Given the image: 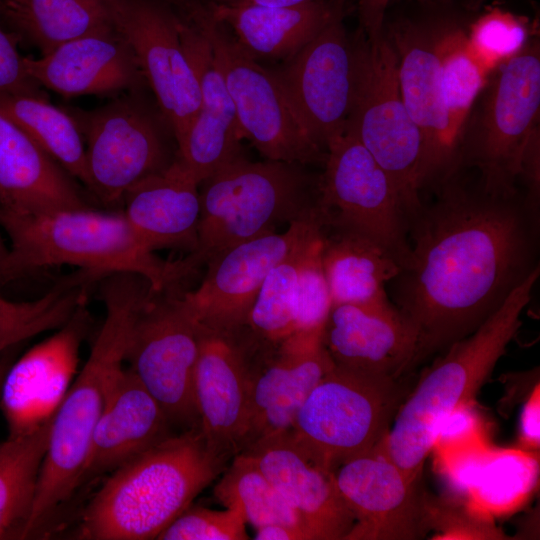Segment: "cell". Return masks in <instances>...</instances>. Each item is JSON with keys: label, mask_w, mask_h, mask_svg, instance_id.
<instances>
[{"label": "cell", "mask_w": 540, "mask_h": 540, "mask_svg": "<svg viewBox=\"0 0 540 540\" xmlns=\"http://www.w3.org/2000/svg\"><path fill=\"white\" fill-rule=\"evenodd\" d=\"M436 190L408 220L409 253L392 280L417 335L415 365L474 332L531 270L513 200L472 193L457 176Z\"/></svg>", "instance_id": "6da1fadb"}, {"label": "cell", "mask_w": 540, "mask_h": 540, "mask_svg": "<svg viewBox=\"0 0 540 540\" xmlns=\"http://www.w3.org/2000/svg\"><path fill=\"white\" fill-rule=\"evenodd\" d=\"M100 282L105 317L86 363L52 414L24 539L51 532L62 510L79 491L93 430L125 367L134 320L152 293L148 282L132 273L111 274Z\"/></svg>", "instance_id": "7a4b0ae2"}, {"label": "cell", "mask_w": 540, "mask_h": 540, "mask_svg": "<svg viewBox=\"0 0 540 540\" xmlns=\"http://www.w3.org/2000/svg\"><path fill=\"white\" fill-rule=\"evenodd\" d=\"M227 463L200 428L174 433L107 476L84 507L75 538L157 539Z\"/></svg>", "instance_id": "3957f363"}, {"label": "cell", "mask_w": 540, "mask_h": 540, "mask_svg": "<svg viewBox=\"0 0 540 540\" xmlns=\"http://www.w3.org/2000/svg\"><path fill=\"white\" fill-rule=\"evenodd\" d=\"M539 274L536 265L474 332L447 347L401 402L374 451L412 481H421L424 461L434 447L441 421L471 404L505 354L521 327V314L531 300Z\"/></svg>", "instance_id": "277c9868"}, {"label": "cell", "mask_w": 540, "mask_h": 540, "mask_svg": "<svg viewBox=\"0 0 540 540\" xmlns=\"http://www.w3.org/2000/svg\"><path fill=\"white\" fill-rule=\"evenodd\" d=\"M0 227L10 240L0 281L55 266H74L99 281L115 273L143 277L154 292L181 281L179 265L148 249L122 211L89 207L32 213L0 210Z\"/></svg>", "instance_id": "5b68a950"}, {"label": "cell", "mask_w": 540, "mask_h": 540, "mask_svg": "<svg viewBox=\"0 0 540 540\" xmlns=\"http://www.w3.org/2000/svg\"><path fill=\"white\" fill-rule=\"evenodd\" d=\"M302 166L240 156L201 182L197 242L178 260L182 279L235 245L318 212L319 178Z\"/></svg>", "instance_id": "8992f818"}, {"label": "cell", "mask_w": 540, "mask_h": 540, "mask_svg": "<svg viewBox=\"0 0 540 540\" xmlns=\"http://www.w3.org/2000/svg\"><path fill=\"white\" fill-rule=\"evenodd\" d=\"M539 113L540 45L534 38L490 73L462 130L461 167L478 170L485 195L515 198L520 159Z\"/></svg>", "instance_id": "52a82bcc"}, {"label": "cell", "mask_w": 540, "mask_h": 540, "mask_svg": "<svg viewBox=\"0 0 540 540\" xmlns=\"http://www.w3.org/2000/svg\"><path fill=\"white\" fill-rule=\"evenodd\" d=\"M355 83L346 129L389 175L409 218L422 206L423 144L403 100L396 52L384 29L353 37Z\"/></svg>", "instance_id": "ba28073f"}, {"label": "cell", "mask_w": 540, "mask_h": 540, "mask_svg": "<svg viewBox=\"0 0 540 540\" xmlns=\"http://www.w3.org/2000/svg\"><path fill=\"white\" fill-rule=\"evenodd\" d=\"M182 16L207 39L235 107L243 139L267 160L324 163L326 153L309 138L272 70L262 67L217 21L205 3L185 0Z\"/></svg>", "instance_id": "9c48e42d"}, {"label": "cell", "mask_w": 540, "mask_h": 540, "mask_svg": "<svg viewBox=\"0 0 540 540\" xmlns=\"http://www.w3.org/2000/svg\"><path fill=\"white\" fill-rule=\"evenodd\" d=\"M407 393L402 377L356 373L334 365L309 393L290 431L334 471L384 439Z\"/></svg>", "instance_id": "30bf717a"}, {"label": "cell", "mask_w": 540, "mask_h": 540, "mask_svg": "<svg viewBox=\"0 0 540 540\" xmlns=\"http://www.w3.org/2000/svg\"><path fill=\"white\" fill-rule=\"evenodd\" d=\"M323 164L318 206L324 228L367 236L402 266L409 253L408 216L389 175L348 129L329 140Z\"/></svg>", "instance_id": "8fae6325"}, {"label": "cell", "mask_w": 540, "mask_h": 540, "mask_svg": "<svg viewBox=\"0 0 540 540\" xmlns=\"http://www.w3.org/2000/svg\"><path fill=\"white\" fill-rule=\"evenodd\" d=\"M172 289L152 292L138 312L125 365L159 403L171 425L185 431L200 428L194 394L198 323L182 294Z\"/></svg>", "instance_id": "7c38bea8"}, {"label": "cell", "mask_w": 540, "mask_h": 540, "mask_svg": "<svg viewBox=\"0 0 540 540\" xmlns=\"http://www.w3.org/2000/svg\"><path fill=\"white\" fill-rule=\"evenodd\" d=\"M444 16L404 19L384 26L397 55L404 103L422 138V191L453 179L461 168L442 86L440 39Z\"/></svg>", "instance_id": "4fadbf2b"}, {"label": "cell", "mask_w": 540, "mask_h": 540, "mask_svg": "<svg viewBox=\"0 0 540 540\" xmlns=\"http://www.w3.org/2000/svg\"><path fill=\"white\" fill-rule=\"evenodd\" d=\"M272 71L305 132L326 153L329 140L346 129L354 93V43L343 13Z\"/></svg>", "instance_id": "5bb4252c"}, {"label": "cell", "mask_w": 540, "mask_h": 540, "mask_svg": "<svg viewBox=\"0 0 540 540\" xmlns=\"http://www.w3.org/2000/svg\"><path fill=\"white\" fill-rule=\"evenodd\" d=\"M71 115L85 140L87 188L105 204H121L129 188L169 164L156 122L135 99Z\"/></svg>", "instance_id": "9a60e30c"}, {"label": "cell", "mask_w": 540, "mask_h": 540, "mask_svg": "<svg viewBox=\"0 0 540 540\" xmlns=\"http://www.w3.org/2000/svg\"><path fill=\"white\" fill-rule=\"evenodd\" d=\"M116 29L132 48L177 144L200 106V89L185 54L177 17L150 0H109Z\"/></svg>", "instance_id": "2e32d148"}, {"label": "cell", "mask_w": 540, "mask_h": 540, "mask_svg": "<svg viewBox=\"0 0 540 540\" xmlns=\"http://www.w3.org/2000/svg\"><path fill=\"white\" fill-rule=\"evenodd\" d=\"M322 221L320 211L292 222L283 233H269L235 245L211 259L194 291L182 293L195 321L234 335L245 322L264 279Z\"/></svg>", "instance_id": "e0dca14e"}, {"label": "cell", "mask_w": 540, "mask_h": 540, "mask_svg": "<svg viewBox=\"0 0 540 540\" xmlns=\"http://www.w3.org/2000/svg\"><path fill=\"white\" fill-rule=\"evenodd\" d=\"M334 479L355 519L346 540H412L428 527L420 482L374 449L340 464Z\"/></svg>", "instance_id": "ac0fdd59"}, {"label": "cell", "mask_w": 540, "mask_h": 540, "mask_svg": "<svg viewBox=\"0 0 540 540\" xmlns=\"http://www.w3.org/2000/svg\"><path fill=\"white\" fill-rule=\"evenodd\" d=\"M333 367L322 330L298 331L274 353L246 367L249 411L242 451L290 430L309 393Z\"/></svg>", "instance_id": "d6986e66"}, {"label": "cell", "mask_w": 540, "mask_h": 540, "mask_svg": "<svg viewBox=\"0 0 540 540\" xmlns=\"http://www.w3.org/2000/svg\"><path fill=\"white\" fill-rule=\"evenodd\" d=\"M249 455L299 515L311 540H346L355 519L334 471L324 466L290 430L263 438Z\"/></svg>", "instance_id": "ffe728a7"}, {"label": "cell", "mask_w": 540, "mask_h": 540, "mask_svg": "<svg viewBox=\"0 0 540 540\" xmlns=\"http://www.w3.org/2000/svg\"><path fill=\"white\" fill-rule=\"evenodd\" d=\"M86 302L56 333L9 366L0 391V408L9 436L41 424L53 414L66 394L77 366L81 342L90 326Z\"/></svg>", "instance_id": "44dd1931"}, {"label": "cell", "mask_w": 540, "mask_h": 540, "mask_svg": "<svg viewBox=\"0 0 540 540\" xmlns=\"http://www.w3.org/2000/svg\"><path fill=\"white\" fill-rule=\"evenodd\" d=\"M322 342L348 371L401 378L415 366L416 332L390 300L332 306Z\"/></svg>", "instance_id": "7402d4cb"}, {"label": "cell", "mask_w": 540, "mask_h": 540, "mask_svg": "<svg viewBox=\"0 0 540 540\" xmlns=\"http://www.w3.org/2000/svg\"><path fill=\"white\" fill-rule=\"evenodd\" d=\"M194 376L200 430L209 449L226 462L239 454L247 431L248 374L244 360L225 334L198 324Z\"/></svg>", "instance_id": "603a6c76"}, {"label": "cell", "mask_w": 540, "mask_h": 540, "mask_svg": "<svg viewBox=\"0 0 540 540\" xmlns=\"http://www.w3.org/2000/svg\"><path fill=\"white\" fill-rule=\"evenodd\" d=\"M185 54L200 89V106L177 157L201 184L217 170L241 156L243 139L236 111L210 45L200 30L176 15Z\"/></svg>", "instance_id": "cb8c5ba5"}, {"label": "cell", "mask_w": 540, "mask_h": 540, "mask_svg": "<svg viewBox=\"0 0 540 540\" xmlns=\"http://www.w3.org/2000/svg\"><path fill=\"white\" fill-rule=\"evenodd\" d=\"M29 76L62 96L137 91L146 82L117 29L67 41L39 58L24 57Z\"/></svg>", "instance_id": "d4e9b609"}, {"label": "cell", "mask_w": 540, "mask_h": 540, "mask_svg": "<svg viewBox=\"0 0 540 540\" xmlns=\"http://www.w3.org/2000/svg\"><path fill=\"white\" fill-rule=\"evenodd\" d=\"M173 426L126 365L91 436L79 490L166 439Z\"/></svg>", "instance_id": "484cf974"}, {"label": "cell", "mask_w": 540, "mask_h": 540, "mask_svg": "<svg viewBox=\"0 0 540 540\" xmlns=\"http://www.w3.org/2000/svg\"><path fill=\"white\" fill-rule=\"evenodd\" d=\"M199 182L176 157L125 193L121 210L139 240L151 251L180 248L191 252L200 216Z\"/></svg>", "instance_id": "4316f807"}, {"label": "cell", "mask_w": 540, "mask_h": 540, "mask_svg": "<svg viewBox=\"0 0 540 540\" xmlns=\"http://www.w3.org/2000/svg\"><path fill=\"white\" fill-rule=\"evenodd\" d=\"M80 207L89 206L73 177L0 111V210Z\"/></svg>", "instance_id": "83f0119b"}, {"label": "cell", "mask_w": 540, "mask_h": 540, "mask_svg": "<svg viewBox=\"0 0 540 540\" xmlns=\"http://www.w3.org/2000/svg\"><path fill=\"white\" fill-rule=\"evenodd\" d=\"M345 0H318L286 7L226 6L205 3L253 58L287 61L328 23L343 13Z\"/></svg>", "instance_id": "f1b7e54d"}, {"label": "cell", "mask_w": 540, "mask_h": 540, "mask_svg": "<svg viewBox=\"0 0 540 540\" xmlns=\"http://www.w3.org/2000/svg\"><path fill=\"white\" fill-rule=\"evenodd\" d=\"M322 264L332 306L389 300L385 287L401 271L399 259L379 242L325 228Z\"/></svg>", "instance_id": "f546056e"}, {"label": "cell", "mask_w": 540, "mask_h": 540, "mask_svg": "<svg viewBox=\"0 0 540 540\" xmlns=\"http://www.w3.org/2000/svg\"><path fill=\"white\" fill-rule=\"evenodd\" d=\"M309 233L270 270L245 322L234 335L228 336L239 350L245 366L271 355L298 332L295 320L297 266L300 248Z\"/></svg>", "instance_id": "4dcf8cb0"}, {"label": "cell", "mask_w": 540, "mask_h": 540, "mask_svg": "<svg viewBox=\"0 0 540 540\" xmlns=\"http://www.w3.org/2000/svg\"><path fill=\"white\" fill-rule=\"evenodd\" d=\"M51 418L0 442V539H23L48 445Z\"/></svg>", "instance_id": "1f68e13d"}, {"label": "cell", "mask_w": 540, "mask_h": 540, "mask_svg": "<svg viewBox=\"0 0 540 540\" xmlns=\"http://www.w3.org/2000/svg\"><path fill=\"white\" fill-rule=\"evenodd\" d=\"M8 24L42 54L67 41L116 29L109 0H25L9 12Z\"/></svg>", "instance_id": "d6a6232c"}, {"label": "cell", "mask_w": 540, "mask_h": 540, "mask_svg": "<svg viewBox=\"0 0 540 540\" xmlns=\"http://www.w3.org/2000/svg\"><path fill=\"white\" fill-rule=\"evenodd\" d=\"M0 111L21 127L70 176L86 187L85 141L74 117L45 97L0 94Z\"/></svg>", "instance_id": "836d02e7"}, {"label": "cell", "mask_w": 540, "mask_h": 540, "mask_svg": "<svg viewBox=\"0 0 540 540\" xmlns=\"http://www.w3.org/2000/svg\"><path fill=\"white\" fill-rule=\"evenodd\" d=\"M91 285L78 270L37 299L12 301L0 296V356L41 333L62 327L87 301Z\"/></svg>", "instance_id": "e575fe53"}, {"label": "cell", "mask_w": 540, "mask_h": 540, "mask_svg": "<svg viewBox=\"0 0 540 540\" xmlns=\"http://www.w3.org/2000/svg\"><path fill=\"white\" fill-rule=\"evenodd\" d=\"M440 57L446 108L451 130L460 151L464 124L490 73L471 52L467 25L457 17L444 16Z\"/></svg>", "instance_id": "d590c367"}, {"label": "cell", "mask_w": 540, "mask_h": 540, "mask_svg": "<svg viewBox=\"0 0 540 540\" xmlns=\"http://www.w3.org/2000/svg\"><path fill=\"white\" fill-rule=\"evenodd\" d=\"M225 470L214 489L215 497L225 507L240 506L246 522L255 529L272 524L305 529L296 511L249 455L237 454Z\"/></svg>", "instance_id": "8d00e7d4"}, {"label": "cell", "mask_w": 540, "mask_h": 540, "mask_svg": "<svg viewBox=\"0 0 540 540\" xmlns=\"http://www.w3.org/2000/svg\"><path fill=\"white\" fill-rule=\"evenodd\" d=\"M537 461L523 451H491L468 490L473 503L487 513H502L525 498L533 487Z\"/></svg>", "instance_id": "74e56055"}, {"label": "cell", "mask_w": 540, "mask_h": 540, "mask_svg": "<svg viewBox=\"0 0 540 540\" xmlns=\"http://www.w3.org/2000/svg\"><path fill=\"white\" fill-rule=\"evenodd\" d=\"M324 224L304 240L297 266L295 320L297 331L322 330L331 309V297L322 264Z\"/></svg>", "instance_id": "f35d334b"}, {"label": "cell", "mask_w": 540, "mask_h": 540, "mask_svg": "<svg viewBox=\"0 0 540 540\" xmlns=\"http://www.w3.org/2000/svg\"><path fill=\"white\" fill-rule=\"evenodd\" d=\"M529 35L527 19L498 7H486L467 25L471 52L488 73L516 55L530 40Z\"/></svg>", "instance_id": "ab89813d"}, {"label": "cell", "mask_w": 540, "mask_h": 540, "mask_svg": "<svg viewBox=\"0 0 540 540\" xmlns=\"http://www.w3.org/2000/svg\"><path fill=\"white\" fill-rule=\"evenodd\" d=\"M246 520L240 506L213 510L187 507L157 537L159 540H246Z\"/></svg>", "instance_id": "60d3db41"}, {"label": "cell", "mask_w": 540, "mask_h": 540, "mask_svg": "<svg viewBox=\"0 0 540 540\" xmlns=\"http://www.w3.org/2000/svg\"><path fill=\"white\" fill-rule=\"evenodd\" d=\"M24 94L45 97L29 76L13 34L0 23V94Z\"/></svg>", "instance_id": "b9f144b4"}, {"label": "cell", "mask_w": 540, "mask_h": 540, "mask_svg": "<svg viewBox=\"0 0 540 540\" xmlns=\"http://www.w3.org/2000/svg\"><path fill=\"white\" fill-rule=\"evenodd\" d=\"M526 187V206L538 214L540 201V125L531 132L524 147L518 171V179Z\"/></svg>", "instance_id": "7bdbcfd3"}, {"label": "cell", "mask_w": 540, "mask_h": 540, "mask_svg": "<svg viewBox=\"0 0 540 540\" xmlns=\"http://www.w3.org/2000/svg\"><path fill=\"white\" fill-rule=\"evenodd\" d=\"M539 404V386L537 385L531 397L524 405L520 416L521 440L527 448L538 449L539 447Z\"/></svg>", "instance_id": "ee69618b"}, {"label": "cell", "mask_w": 540, "mask_h": 540, "mask_svg": "<svg viewBox=\"0 0 540 540\" xmlns=\"http://www.w3.org/2000/svg\"><path fill=\"white\" fill-rule=\"evenodd\" d=\"M393 0H358L361 30L366 34L380 33L385 25V13Z\"/></svg>", "instance_id": "f6af8a7d"}, {"label": "cell", "mask_w": 540, "mask_h": 540, "mask_svg": "<svg viewBox=\"0 0 540 540\" xmlns=\"http://www.w3.org/2000/svg\"><path fill=\"white\" fill-rule=\"evenodd\" d=\"M256 540H311L307 531L300 526L272 524L256 529Z\"/></svg>", "instance_id": "bcb514c9"}, {"label": "cell", "mask_w": 540, "mask_h": 540, "mask_svg": "<svg viewBox=\"0 0 540 540\" xmlns=\"http://www.w3.org/2000/svg\"><path fill=\"white\" fill-rule=\"evenodd\" d=\"M318 0H207V3L226 6L286 7L307 4Z\"/></svg>", "instance_id": "7dc6e473"}, {"label": "cell", "mask_w": 540, "mask_h": 540, "mask_svg": "<svg viewBox=\"0 0 540 540\" xmlns=\"http://www.w3.org/2000/svg\"><path fill=\"white\" fill-rule=\"evenodd\" d=\"M14 349L2 354L0 356V391H1V386H2V383H3V379L5 377V374L9 368V366L11 365V363L14 361Z\"/></svg>", "instance_id": "c3c4849f"}, {"label": "cell", "mask_w": 540, "mask_h": 540, "mask_svg": "<svg viewBox=\"0 0 540 540\" xmlns=\"http://www.w3.org/2000/svg\"><path fill=\"white\" fill-rule=\"evenodd\" d=\"M486 1L488 0H464V7L467 11L476 12L482 8Z\"/></svg>", "instance_id": "681fc988"}, {"label": "cell", "mask_w": 540, "mask_h": 540, "mask_svg": "<svg viewBox=\"0 0 540 540\" xmlns=\"http://www.w3.org/2000/svg\"><path fill=\"white\" fill-rule=\"evenodd\" d=\"M0 230H1V227H0ZM7 254H8V246L5 245L2 235H1V231H0V272L5 263Z\"/></svg>", "instance_id": "f907efd6"}, {"label": "cell", "mask_w": 540, "mask_h": 540, "mask_svg": "<svg viewBox=\"0 0 540 540\" xmlns=\"http://www.w3.org/2000/svg\"><path fill=\"white\" fill-rule=\"evenodd\" d=\"M25 0H4L6 8H7V20H8V14L10 11L18 8L24 3Z\"/></svg>", "instance_id": "816d5d0a"}, {"label": "cell", "mask_w": 540, "mask_h": 540, "mask_svg": "<svg viewBox=\"0 0 540 540\" xmlns=\"http://www.w3.org/2000/svg\"><path fill=\"white\" fill-rule=\"evenodd\" d=\"M7 8H6V5H5V2L4 0H0V21H4L6 22V18H7Z\"/></svg>", "instance_id": "f5cc1de1"}, {"label": "cell", "mask_w": 540, "mask_h": 540, "mask_svg": "<svg viewBox=\"0 0 540 540\" xmlns=\"http://www.w3.org/2000/svg\"><path fill=\"white\" fill-rule=\"evenodd\" d=\"M414 1H418V2L424 3V4H434V3H441V2L446 1V0H414Z\"/></svg>", "instance_id": "db71d44e"}]
</instances>
